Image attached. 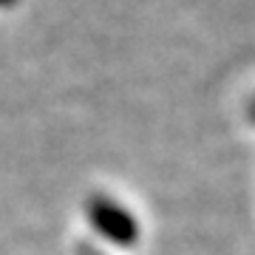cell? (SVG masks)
Listing matches in <instances>:
<instances>
[{
	"mask_svg": "<svg viewBox=\"0 0 255 255\" xmlns=\"http://www.w3.org/2000/svg\"><path fill=\"white\" fill-rule=\"evenodd\" d=\"M88 213H91V224L97 227V233H102L105 238L117 241V244H133L136 241L133 219L111 199H91Z\"/></svg>",
	"mask_w": 255,
	"mask_h": 255,
	"instance_id": "obj_1",
	"label": "cell"
}]
</instances>
